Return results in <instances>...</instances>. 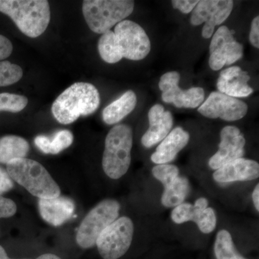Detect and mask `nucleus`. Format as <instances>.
Returning <instances> with one entry per match:
<instances>
[{
    "label": "nucleus",
    "instance_id": "f3484780",
    "mask_svg": "<svg viewBox=\"0 0 259 259\" xmlns=\"http://www.w3.org/2000/svg\"><path fill=\"white\" fill-rule=\"evenodd\" d=\"M249 80V75L246 71H242L239 66H231L220 74L217 81L218 90L219 93L234 98L248 97L253 92L248 85Z\"/></svg>",
    "mask_w": 259,
    "mask_h": 259
},
{
    "label": "nucleus",
    "instance_id": "e433bc0d",
    "mask_svg": "<svg viewBox=\"0 0 259 259\" xmlns=\"http://www.w3.org/2000/svg\"><path fill=\"white\" fill-rule=\"evenodd\" d=\"M0 259H11L7 254L6 251L2 245H0Z\"/></svg>",
    "mask_w": 259,
    "mask_h": 259
},
{
    "label": "nucleus",
    "instance_id": "bb28decb",
    "mask_svg": "<svg viewBox=\"0 0 259 259\" xmlns=\"http://www.w3.org/2000/svg\"><path fill=\"white\" fill-rule=\"evenodd\" d=\"M50 141V154H58L73 144L74 136L71 131L62 130L56 132Z\"/></svg>",
    "mask_w": 259,
    "mask_h": 259
},
{
    "label": "nucleus",
    "instance_id": "b1692460",
    "mask_svg": "<svg viewBox=\"0 0 259 259\" xmlns=\"http://www.w3.org/2000/svg\"><path fill=\"white\" fill-rule=\"evenodd\" d=\"M98 51L102 60L108 64H115L122 59L115 33L112 30L102 34L98 41Z\"/></svg>",
    "mask_w": 259,
    "mask_h": 259
},
{
    "label": "nucleus",
    "instance_id": "72a5a7b5",
    "mask_svg": "<svg viewBox=\"0 0 259 259\" xmlns=\"http://www.w3.org/2000/svg\"><path fill=\"white\" fill-rule=\"evenodd\" d=\"M35 146L37 148L46 154H50V139L48 136L40 135L37 136L34 140Z\"/></svg>",
    "mask_w": 259,
    "mask_h": 259
},
{
    "label": "nucleus",
    "instance_id": "f257e3e1",
    "mask_svg": "<svg viewBox=\"0 0 259 259\" xmlns=\"http://www.w3.org/2000/svg\"><path fill=\"white\" fill-rule=\"evenodd\" d=\"M100 105V93L93 84L76 82L56 99L51 111L58 122L68 125L77 120L80 116L91 115Z\"/></svg>",
    "mask_w": 259,
    "mask_h": 259
},
{
    "label": "nucleus",
    "instance_id": "c85d7f7f",
    "mask_svg": "<svg viewBox=\"0 0 259 259\" xmlns=\"http://www.w3.org/2000/svg\"><path fill=\"white\" fill-rule=\"evenodd\" d=\"M16 212V204L12 199L0 196V219L13 217Z\"/></svg>",
    "mask_w": 259,
    "mask_h": 259
},
{
    "label": "nucleus",
    "instance_id": "423d86ee",
    "mask_svg": "<svg viewBox=\"0 0 259 259\" xmlns=\"http://www.w3.org/2000/svg\"><path fill=\"white\" fill-rule=\"evenodd\" d=\"M120 205L115 199H105L90 211L79 227L76 243L83 248L96 245L97 238L119 216Z\"/></svg>",
    "mask_w": 259,
    "mask_h": 259
},
{
    "label": "nucleus",
    "instance_id": "4468645a",
    "mask_svg": "<svg viewBox=\"0 0 259 259\" xmlns=\"http://www.w3.org/2000/svg\"><path fill=\"white\" fill-rule=\"evenodd\" d=\"M245 146V139L240 130L235 126H226L221 132L219 149L209 158V167L217 170L230 162L243 158Z\"/></svg>",
    "mask_w": 259,
    "mask_h": 259
},
{
    "label": "nucleus",
    "instance_id": "9d476101",
    "mask_svg": "<svg viewBox=\"0 0 259 259\" xmlns=\"http://www.w3.org/2000/svg\"><path fill=\"white\" fill-rule=\"evenodd\" d=\"M231 0H202L199 1L191 15V23L194 26L204 23L202 35L209 39L214 33L216 25H221L228 18L233 9Z\"/></svg>",
    "mask_w": 259,
    "mask_h": 259
},
{
    "label": "nucleus",
    "instance_id": "7c9ffc66",
    "mask_svg": "<svg viewBox=\"0 0 259 259\" xmlns=\"http://www.w3.org/2000/svg\"><path fill=\"white\" fill-rule=\"evenodd\" d=\"M14 187L13 180L8 175V171L0 167V196L5 192H9Z\"/></svg>",
    "mask_w": 259,
    "mask_h": 259
},
{
    "label": "nucleus",
    "instance_id": "20e7f679",
    "mask_svg": "<svg viewBox=\"0 0 259 259\" xmlns=\"http://www.w3.org/2000/svg\"><path fill=\"white\" fill-rule=\"evenodd\" d=\"M133 131L128 125L114 126L107 135L102 168L107 176L118 180L128 171L131 163Z\"/></svg>",
    "mask_w": 259,
    "mask_h": 259
},
{
    "label": "nucleus",
    "instance_id": "6ab92c4d",
    "mask_svg": "<svg viewBox=\"0 0 259 259\" xmlns=\"http://www.w3.org/2000/svg\"><path fill=\"white\" fill-rule=\"evenodd\" d=\"M189 140L190 134L182 127L172 130L151 155V161L158 165L173 161L179 152L188 144Z\"/></svg>",
    "mask_w": 259,
    "mask_h": 259
},
{
    "label": "nucleus",
    "instance_id": "9b49d317",
    "mask_svg": "<svg viewBox=\"0 0 259 259\" xmlns=\"http://www.w3.org/2000/svg\"><path fill=\"white\" fill-rule=\"evenodd\" d=\"M180 74L170 71L163 75L158 87L162 92V100L166 103H172L178 108H196L203 103L204 91L201 88H192L182 90L179 87Z\"/></svg>",
    "mask_w": 259,
    "mask_h": 259
},
{
    "label": "nucleus",
    "instance_id": "473e14b6",
    "mask_svg": "<svg viewBox=\"0 0 259 259\" xmlns=\"http://www.w3.org/2000/svg\"><path fill=\"white\" fill-rule=\"evenodd\" d=\"M249 40L253 47L259 48V16L255 17L251 23Z\"/></svg>",
    "mask_w": 259,
    "mask_h": 259
},
{
    "label": "nucleus",
    "instance_id": "c756f323",
    "mask_svg": "<svg viewBox=\"0 0 259 259\" xmlns=\"http://www.w3.org/2000/svg\"><path fill=\"white\" fill-rule=\"evenodd\" d=\"M198 2L194 0H173L171 4L175 9L180 10L184 14H188L192 12Z\"/></svg>",
    "mask_w": 259,
    "mask_h": 259
},
{
    "label": "nucleus",
    "instance_id": "c9c22d12",
    "mask_svg": "<svg viewBox=\"0 0 259 259\" xmlns=\"http://www.w3.org/2000/svg\"><path fill=\"white\" fill-rule=\"evenodd\" d=\"M36 259H61L60 257L58 255L52 254V253H46V254H42L40 256L37 257Z\"/></svg>",
    "mask_w": 259,
    "mask_h": 259
},
{
    "label": "nucleus",
    "instance_id": "dca6fc26",
    "mask_svg": "<svg viewBox=\"0 0 259 259\" xmlns=\"http://www.w3.org/2000/svg\"><path fill=\"white\" fill-rule=\"evenodd\" d=\"M258 177V162L243 158L227 163L213 174L214 181L223 184L252 181Z\"/></svg>",
    "mask_w": 259,
    "mask_h": 259
},
{
    "label": "nucleus",
    "instance_id": "aec40b11",
    "mask_svg": "<svg viewBox=\"0 0 259 259\" xmlns=\"http://www.w3.org/2000/svg\"><path fill=\"white\" fill-rule=\"evenodd\" d=\"M137 97L132 90L125 92L117 100L105 107L102 119L107 125H113L122 120L136 108Z\"/></svg>",
    "mask_w": 259,
    "mask_h": 259
},
{
    "label": "nucleus",
    "instance_id": "39448f33",
    "mask_svg": "<svg viewBox=\"0 0 259 259\" xmlns=\"http://www.w3.org/2000/svg\"><path fill=\"white\" fill-rule=\"evenodd\" d=\"M134 6L130 0H84L82 12L90 30L102 35L131 15Z\"/></svg>",
    "mask_w": 259,
    "mask_h": 259
},
{
    "label": "nucleus",
    "instance_id": "1a4fd4ad",
    "mask_svg": "<svg viewBox=\"0 0 259 259\" xmlns=\"http://www.w3.org/2000/svg\"><path fill=\"white\" fill-rule=\"evenodd\" d=\"M209 66L213 71L234 64L243 55V47L235 40L233 32L222 25L213 34L209 45Z\"/></svg>",
    "mask_w": 259,
    "mask_h": 259
},
{
    "label": "nucleus",
    "instance_id": "2f4dec72",
    "mask_svg": "<svg viewBox=\"0 0 259 259\" xmlns=\"http://www.w3.org/2000/svg\"><path fill=\"white\" fill-rule=\"evenodd\" d=\"M13 44L9 39L0 35V61L8 59L13 53Z\"/></svg>",
    "mask_w": 259,
    "mask_h": 259
},
{
    "label": "nucleus",
    "instance_id": "f8f14e48",
    "mask_svg": "<svg viewBox=\"0 0 259 259\" xmlns=\"http://www.w3.org/2000/svg\"><path fill=\"white\" fill-rule=\"evenodd\" d=\"M198 112L208 118H221L232 122L245 117L248 112V105L238 99L213 92L199 107Z\"/></svg>",
    "mask_w": 259,
    "mask_h": 259
},
{
    "label": "nucleus",
    "instance_id": "ddd939ff",
    "mask_svg": "<svg viewBox=\"0 0 259 259\" xmlns=\"http://www.w3.org/2000/svg\"><path fill=\"white\" fill-rule=\"evenodd\" d=\"M209 202L204 197L197 199L195 203L180 204L172 210L171 218L177 224L193 221L202 233H212L217 225V217L212 207H208Z\"/></svg>",
    "mask_w": 259,
    "mask_h": 259
},
{
    "label": "nucleus",
    "instance_id": "f03ea898",
    "mask_svg": "<svg viewBox=\"0 0 259 259\" xmlns=\"http://www.w3.org/2000/svg\"><path fill=\"white\" fill-rule=\"evenodd\" d=\"M0 12L32 38L42 35L50 23V5L47 0H0Z\"/></svg>",
    "mask_w": 259,
    "mask_h": 259
},
{
    "label": "nucleus",
    "instance_id": "393cba45",
    "mask_svg": "<svg viewBox=\"0 0 259 259\" xmlns=\"http://www.w3.org/2000/svg\"><path fill=\"white\" fill-rule=\"evenodd\" d=\"M23 71L18 65L10 61H0V88L18 82L23 77Z\"/></svg>",
    "mask_w": 259,
    "mask_h": 259
},
{
    "label": "nucleus",
    "instance_id": "0eeeda50",
    "mask_svg": "<svg viewBox=\"0 0 259 259\" xmlns=\"http://www.w3.org/2000/svg\"><path fill=\"white\" fill-rule=\"evenodd\" d=\"M134 225L127 217L117 218L97 238L96 245L104 259H118L125 254L132 243Z\"/></svg>",
    "mask_w": 259,
    "mask_h": 259
},
{
    "label": "nucleus",
    "instance_id": "f704fd0d",
    "mask_svg": "<svg viewBox=\"0 0 259 259\" xmlns=\"http://www.w3.org/2000/svg\"><path fill=\"white\" fill-rule=\"evenodd\" d=\"M252 199H253V204H254L255 208L257 211L259 210V185H256L252 194Z\"/></svg>",
    "mask_w": 259,
    "mask_h": 259
},
{
    "label": "nucleus",
    "instance_id": "5701e85b",
    "mask_svg": "<svg viewBox=\"0 0 259 259\" xmlns=\"http://www.w3.org/2000/svg\"><path fill=\"white\" fill-rule=\"evenodd\" d=\"M214 251L217 259H246L236 250L231 233L226 230L218 232Z\"/></svg>",
    "mask_w": 259,
    "mask_h": 259
},
{
    "label": "nucleus",
    "instance_id": "412c9836",
    "mask_svg": "<svg viewBox=\"0 0 259 259\" xmlns=\"http://www.w3.org/2000/svg\"><path fill=\"white\" fill-rule=\"evenodd\" d=\"M30 150L28 141L17 136L0 138V163L8 164L15 159L25 158Z\"/></svg>",
    "mask_w": 259,
    "mask_h": 259
},
{
    "label": "nucleus",
    "instance_id": "6e6552de",
    "mask_svg": "<svg viewBox=\"0 0 259 259\" xmlns=\"http://www.w3.org/2000/svg\"><path fill=\"white\" fill-rule=\"evenodd\" d=\"M114 33L122 58L140 61L149 54L151 41L144 29L139 24L131 20H122L116 25Z\"/></svg>",
    "mask_w": 259,
    "mask_h": 259
},
{
    "label": "nucleus",
    "instance_id": "7ed1b4c3",
    "mask_svg": "<svg viewBox=\"0 0 259 259\" xmlns=\"http://www.w3.org/2000/svg\"><path fill=\"white\" fill-rule=\"evenodd\" d=\"M7 171L12 180L39 199L59 197L61 190L45 167L37 161L20 158L7 164Z\"/></svg>",
    "mask_w": 259,
    "mask_h": 259
},
{
    "label": "nucleus",
    "instance_id": "2eb2a0df",
    "mask_svg": "<svg viewBox=\"0 0 259 259\" xmlns=\"http://www.w3.org/2000/svg\"><path fill=\"white\" fill-rule=\"evenodd\" d=\"M149 128L141 139L143 146L151 148L161 142L171 131L174 118L171 112L166 111L161 105H153L148 112Z\"/></svg>",
    "mask_w": 259,
    "mask_h": 259
},
{
    "label": "nucleus",
    "instance_id": "a878e982",
    "mask_svg": "<svg viewBox=\"0 0 259 259\" xmlns=\"http://www.w3.org/2000/svg\"><path fill=\"white\" fill-rule=\"evenodd\" d=\"M28 103V98L23 95L0 94V111L19 112L25 109Z\"/></svg>",
    "mask_w": 259,
    "mask_h": 259
},
{
    "label": "nucleus",
    "instance_id": "a211bd4d",
    "mask_svg": "<svg viewBox=\"0 0 259 259\" xmlns=\"http://www.w3.org/2000/svg\"><path fill=\"white\" fill-rule=\"evenodd\" d=\"M38 209L40 216L46 222L53 226H60L72 217L75 204L66 197L51 199H40Z\"/></svg>",
    "mask_w": 259,
    "mask_h": 259
},
{
    "label": "nucleus",
    "instance_id": "4be33fe9",
    "mask_svg": "<svg viewBox=\"0 0 259 259\" xmlns=\"http://www.w3.org/2000/svg\"><path fill=\"white\" fill-rule=\"evenodd\" d=\"M164 190L161 197V203L166 207H176L184 203L190 191V184L187 178L177 177L173 182L163 186Z\"/></svg>",
    "mask_w": 259,
    "mask_h": 259
},
{
    "label": "nucleus",
    "instance_id": "cd10ccee",
    "mask_svg": "<svg viewBox=\"0 0 259 259\" xmlns=\"http://www.w3.org/2000/svg\"><path fill=\"white\" fill-rule=\"evenodd\" d=\"M153 176L163 186L173 182L180 175V170L175 165L158 164L152 168Z\"/></svg>",
    "mask_w": 259,
    "mask_h": 259
}]
</instances>
